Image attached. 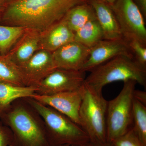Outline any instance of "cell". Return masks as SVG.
Masks as SVG:
<instances>
[{
    "instance_id": "1",
    "label": "cell",
    "mask_w": 146,
    "mask_h": 146,
    "mask_svg": "<svg viewBox=\"0 0 146 146\" xmlns=\"http://www.w3.org/2000/svg\"><path fill=\"white\" fill-rule=\"evenodd\" d=\"M87 0H15L6 7L2 19L6 25L41 32L62 20L74 7Z\"/></svg>"
},
{
    "instance_id": "2",
    "label": "cell",
    "mask_w": 146,
    "mask_h": 146,
    "mask_svg": "<svg viewBox=\"0 0 146 146\" xmlns=\"http://www.w3.org/2000/svg\"><path fill=\"white\" fill-rule=\"evenodd\" d=\"M90 72L84 83L96 91H102L105 86L117 81L133 80L146 87V68L131 56H118Z\"/></svg>"
},
{
    "instance_id": "3",
    "label": "cell",
    "mask_w": 146,
    "mask_h": 146,
    "mask_svg": "<svg viewBox=\"0 0 146 146\" xmlns=\"http://www.w3.org/2000/svg\"><path fill=\"white\" fill-rule=\"evenodd\" d=\"M29 103L44 120L50 146H77L90 142L83 128L55 110L33 99Z\"/></svg>"
},
{
    "instance_id": "4",
    "label": "cell",
    "mask_w": 146,
    "mask_h": 146,
    "mask_svg": "<svg viewBox=\"0 0 146 146\" xmlns=\"http://www.w3.org/2000/svg\"><path fill=\"white\" fill-rule=\"evenodd\" d=\"M108 102L102 91L83 85L82 101L79 110L81 127L94 144L107 142L106 113Z\"/></svg>"
},
{
    "instance_id": "5",
    "label": "cell",
    "mask_w": 146,
    "mask_h": 146,
    "mask_svg": "<svg viewBox=\"0 0 146 146\" xmlns=\"http://www.w3.org/2000/svg\"><path fill=\"white\" fill-rule=\"evenodd\" d=\"M136 84L133 80L125 82L119 95L108 102L107 142H112L132 128L133 92Z\"/></svg>"
},
{
    "instance_id": "6",
    "label": "cell",
    "mask_w": 146,
    "mask_h": 146,
    "mask_svg": "<svg viewBox=\"0 0 146 146\" xmlns=\"http://www.w3.org/2000/svg\"><path fill=\"white\" fill-rule=\"evenodd\" d=\"M7 119L13 135L10 146H50L45 129L25 108H14Z\"/></svg>"
},
{
    "instance_id": "7",
    "label": "cell",
    "mask_w": 146,
    "mask_h": 146,
    "mask_svg": "<svg viewBox=\"0 0 146 146\" xmlns=\"http://www.w3.org/2000/svg\"><path fill=\"white\" fill-rule=\"evenodd\" d=\"M110 7L123 38L127 42L136 40L146 45L145 19L133 0H117Z\"/></svg>"
},
{
    "instance_id": "8",
    "label": "cell",
    "mask_w": 146,
    "mask_h": 146,
    "mask_svg": "<svg viewBox=\"0 0 146 146\" xmlns=\"http://www.w3.org/2000/svg\"><path fill=\"white\" fill-rule=\"evenodd\" d=\"M85 72L56 68L35 85V94L50 95L78 90L83 85Z\"/></svg>"
},
{
    "instance_id": "9",
    "label": "cell",
    "mask_w": 146,
    "mask_h": 146,
    "mask_svg": "<svg viewBox=\"0 0 146 146\" xmlns=\"http://www.w3.org/2000/svg\"><path fill=\"white\" fill-rule=\"evenodd\" d=\"M83 85L76 91L50 95L35 93L31 98L62 113L81 127L79 110L83 96Z\"/></svg>"
},
{
    "instance_id": "10",
    "label": "cell",
    "mask_w": 146,
    "mask_h": 146,
    "mask_svg": "<svg viewBox=\"0 0 146 146\" xmlns=\"http://www.w3.org/2000/svg\"><path fill=\"white\" fill-rule=\"evenodd\" d=\"M120 55L133 57L127 42L123 38L117 39H103L90 48L89 56L81 71L91 70Z\"/></svg>"
},
{
    "instance_id": "11",
    "label": "cell",
    "mask_w": 146,
    "mask_h": 146,
    "mask_svg": "<svg viewBox=\"0 0 146 146\" xmlns=\"http://www.w3.org/2000/svg\"><path fill=\"white\" fill-rule=\"evenodd\" d=\"M18 66L25 86H35L56 68L52 52L44 50H38Z\"/></svg>"
},
{
    "instance_id": "12",
    "label": "cell",
    "mask_w": 146,
    "mask_h": 146,
    "mask_svg": "<svg viewBox=\"0 0 146 146\" xmlns=\"http://www.w3.org/2000/svg\"><path fill=\"white\" fill-rule=\"evenodd\" d=\"M90 48L75 41L69 42L52 52L56 68L81 71Z\"/></svg>"
},
{
    "instance_id": "13",
    "label": "cell",
    "mask_w": 146,
    "mask_h": 146,
    "mask_svg": "<svg viewBox=\"0 0 146 146\" xmlns=\"http://www.w3.org/2000/svg\"><path fill=\"white\" fill-rule=\"evenodd\" d=\"M75 33L62 20L40 32L39 50L53 52L63 45L74 41Z\"/></svg>"
},
{
    "instance_id": "14",
    "label": "cell",
    "mask_w": 146,
    "mask_h": 146,
    "mask_svg": "<svg viewBox=\"0 0 146 146\" xmlns=\"http://www.w3.org/2000/svg\"><path fill=\"white\" fill-rule=\"evenodd\" d=\"M40 31L27 28L6 54L17 66L26 61L39 50Z\"/></svg>"
},
{
    "instance_id": "15",
    "label": "cell",
    "mask_w": 146,
    "mask_h": 146,
    "mask_svg": "<svg viewBox=\"0 0 146 146\" xmlns=\"http://www.w3.org/2000/svg\"><path fill=\"white\" fill-rule=\"evenodd\" d=\"M94 9L104 39L123 38L119 24L111 7L101 0H87Z\"/></svg>"
},
{
    "instance_id": "16",
    "label": "cell",
    "mask_w": 146,
    "mask_h": 146,
    "mask_svg": "<svg viewBox=\"0 0 146 146\" xmlns=\"http://www.w3.org/2000/svg\"><path fill=\"white\" fill-rule=\"evenodd\" d=\"M36 90L34 86H18L0 83V116L8 109L14 101L22 98H31Z\"/></svg>"
},
{
    "instance_id": "17",
    "label": "cell",
    "mask_w": 146,
    "mask_h": 146,
    "mask_svg": "<svg viewBox=\"0 0 146 146\" xmlns=\"http://www.w3.org/2000/svg\"><path fill=\"white\" fill-rule=\"evenodd\" d=\"M96 18L94 9L87 1L71 8L63 18L69 28L75 33L89 21Z\"/></svg>"
},
{
    "instance_id": "18",
    "label": "cell",
    "mask_w": 146,
    "mask_h": 146,
    "mask_svg": "<svg viewBox=\"0 0 146 146\" xmlns=\"http://www.w3.org/2000/svg\"><path fill=\"white\" fill-rule=\"evenodd\" d=\"M104 39L102 30L96 18L75 33L74 41L90 48Z\"/></svg>"
},
{
    "instance_id": "19",
    "label": "cell",
    "mask_w": 146,
    "mask_h": 146,
    "mask_svg": "<svg viewBox=\"0 0 146 146\" xmlns=\"http://www.w3.org/2000/svg\"><path fill=\"white\" fill-rule=\"evenodd\" d=\"M0 83L25 86L18 66L7 55L0 54Z\"/></svg>"
},
{
    "instance_id": "20",
    "label": "cell",
    "mask_w": 146,
    "mask_h": 146,
    "mask_svg": "<svg viewBox=\"0 0 146 146\" xmlns=\"http://www.w3.org/2000/svg\"><path fill=\"white\" fill-rule=\"evenodd\" d=\"M132 129L144 146H146V105L133 98Z\"/></svg>"
},
{
    "instance_id": "21",
    "label": "cell",
    "mask_w": 146,
    "mask_h": 146,
    "mask_svg": "<svg viewBox=\"0 0 146 146\" xmlns=\"http://www.w3.org/2000/svg\"><path fill=\"white\" fill-rule=\"evenodd\" d=\"M26 29L24 27L0 25V54H7Z\"/></svg>"
},
{
    "instance_id": "22",
    "label": "cell",
    "mask_w": 146,
    "mask_h": 146,
    "mask_svg": "<svg viewBox=\"0 0 146 146\" xmlns=\"http://www.w3.org/2000/svg\"><path fill=\"white\" fill-rule=\"evenodd\" d=\"M127 42L134 59L146 68V45L136 40H131Z\"/></svg>"
},
{
    "instance_id": "23",
    "label": "cell",
    "mask_w": 146,
    "mask_h": 146,
    "mask_svg": "<svg viewBox=\"0 0 146 146\" xmlns=\"http://www.w3.org/2000/svg\"><path fill=\"white\" fill-rule=\"evenodd\" d=\"M111 143L112 146H144L132 128Z\"/></svg>"
},
{
    "instance_id": "24",
    "label": "cell",
    "mask_w": 146,
    "mask_h": 146,
    "mask_svg": "<svg viewBox=\"0 0 146 146\" xmlns=\"http://www.w3.org/2000/svg\"><path fill=\"white\" fill-rule=\"evenodd\" d=\"M12 141V132L6 130L0 126V146H10Z\"/></svg>"
},
{
    "instance_id": "25",
    "label": "cell",
    "mask_w": 146,
    "mask_h": 146,
    "mask_svg": "<svg viewBox=\"0 0 146 146\" xmlns=\"http://www.w3.org/2000/svg\"><path fill=\"white\" fill-rule=\"evenodd\" d=\"M133 98L146 105V92L135 89L133 92Z\"/></svg>"
},
{
    "instance_id": "26",
    "label": "cell",
    "mask_w": 146,
    "mask_h": 146,
    "mask_svg": "<svg viewBox=\"0 0 146 146\" xmlns=\"http://www.w3.org/2000/svg\"><path fill=\"white\" fill-rule=\"evenodd\" d=\"M133 1L146 20V0H133Z\"/></svg>"
},
{
    "instance_id": "27",
    "label": "cell",
    "mask_w": 146,
    "mask_h": 146,
    "mask_svg": "<svg viewBox=\"0 0 146 146\" xmlns=\"http://www.w3.org/2000/svg\"><path fill=\"white\" fill-rule=\"evenodd\" d=\"M94 146H112V143L111 142H106L102 143L94 144Z\"/></svg>"
},
{
    "instance_id": "28",
    "label": "cell",
    "mask_w": 146,
    "mask_h": 146,
    "mask_svg": "<svg viewBox=\"0 0 146 146\" xmlns=\"http://www.w3.org/2000/svg\"><path fill=\"white\" fill-rule=\"evenodd\" d=\"M101 1H102L103 2L107 4L108 5L111 6L115 3L117 0H101Z\"/></svg>"
},
{
    "instance_id": "29",
    "label": "cell",
    "mask_w": 146,
    "mask_h": 146,
    "mask_svg": "<svg viewBox=\"0 0 146 146\" xmlns=\"http://www.w3.org/2000/svg\"><path fill=\"white\" fill-rule=\"evenodd\" d=\"M6 6L7 5L3 0H0V12L3 9L4 10Z\"/></svg>"
},
{
    "instance_id": "30",
    "label": "cell",
    "mask_w": 146,
    "mask_h": 146,
    "mask_svg": "<svg viewBox=\"0 0 146 146\" xmlns=\"http://www.w3.org/2000/svg\"><path fill=\"white\" fill-rule=\"evenodd\" d=\"M72 146H94V144L92 143L91 142H88L86 143L82 144V145H79Z\"/></svg>"
},
{
    "instance_id": "31",
    "label": "cell",
    "mask_w": 146,
    "mask_h": 146,
    "mask_svg": "<svg viewBox=\"0 0 146 146\" xmlns=\"http://www.w3.org/2000/svg\"><path fill=\"white\" fill-rule=\"evenodd\" d=\"M3 1H4V2L7 5L9 3L12 2L13 1L15 0H3Z\"/></svg>"
},
{
    "instance_id": "32",
    "label": "cell",
    "mask_w": 146,
    "mask_h": 146,
    "mask_svg": "<svg viewBox=\"0 0 146 146\" xmlns=\"http://www.w3.org/2000/svg\"><path fill=\"white\" fill-rule=\"evenodd\" d=\"M72 146L70 145H59V146Z\"/></svg>"
}]
</instances>
